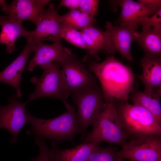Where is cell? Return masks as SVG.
Returning <instances> with one entry per match:
<instances>
[{
	"instance_id": "cell-13",
	"label": "cell",
	"mask_w": 161,
	"mask_h": 161,
	"mask_svg": "<svg viewBox=\"0 0 161 161\" xmlns=\"http://www.w3.org/2000/svg\"><path fill=\"white\" fill-rule=\"evenodd\" d=\"M27 43L18 56L0 72V81L14 88L16 96L20 98L22 95L20 87L21 76L28 58L33 51L35 44L30 36L27 38Z\"/></svg>"
},
{
	"instance_id": "cell-15",
	"label": "cell",
	"mask_w": 161,
	"mask_h": 161,
	"mask_svg": "<svg viewBox=\"0 0 161 161\" xmlns=\"http://www.w3.org/2000/svg\"><path fill=\"white\" fill-rule=\"evenodd\" d=\"M22 21L11 16H0V26L2 30L0 34V43L5 45L7 52L11 53L15 49V42L19 37L27 38L31 31L26 30Z\"/></svg>"
},
{
	"instance_id": "cell-9",
	"label": "cell",
	"mask_w": 161,
	"mask_h": 161,
	"mask_svg": "<svg viewBox=\"0 0 161 161\" xmlns=\"http://www.w3.org/2000/svg\"><path fill=\"white\" fill-rule=\"evenodd\" d=\"M9 104L0 105V129H4L12 135L11 142L15 143L22 128L28 123L25 108L27 101L21 103L13 96L8 100Z\"/></svg>"
},
{
	"instance_id": "cell-7",
	"label": "cell",
	"mask_w": 161,
	"mask_h": 161,
	"mask_svg": "<svg viewBox=\"0 0 161 161\" xmlns=\"http://www.w3.org/2000/svg\"><path fill=\"white\" fill-rule=\"evenodd\" d=\"M72 94L77 107L78 122L85 137L87 129L105 106L102 91L96 85Z\"/></svg>"
},
{
	"instance_id": "cell-16",
	"label": "cell",
	"mask_w": 161,
	"mask_h": 161,
	"mask_svg": "<svg viewBox=\"0 0 161 161\" xmlns=\"http://www.w3.org/2000/svg\"><path fill=\"white\" fill-rule=\"evenodd\" d=\"M119 4L121 10L117 23L120 25L138 27L145 18L157 12L131 0H120Z\"/></svg>"
},
{
	"instance_id": "cell-8",
	"label": "cell",
	"mask_w": 161,
	"mask_h": 161,
	"mask_svg": "<svg viewBox=\"0 0 161 161\" xmlns=\"http://www.w3.org/2000/svg\"><path fill=\"white\" fill-rule=\"evenodd\" d=\"M66 88L73 94L96 85L95 79L72 52L60 62Z\"/></svg>"
},
{
	"instance_id": "cell-29",
	"label": "cell",
	"mask_w": 161,
	"mask_h": 161,
	"mask_svg": "<svg viewBox=\"0 0 161 161\" xmlns=\"http://www.w3.org/2000/svg\"><path fill=\"white\" fill-rule=\"evenodd\" d=\"M81 0H62L59 5V8L61 6L67 7L70 10H76L79 8Z\"/></svg>"
},
{
	"instance_id": "cell-10",
	"label": "cell",
	"mask_w": 161,
	"mask_h": 161,
	"mask_svg": "<svg viewBox=\"0 0 161 161\" xmlns=\"http://www.w3.org/2000/svg\"><path fill=\"white\" fill-rule=\"evenodd\" d=\"M62 21L55 5L52 4L45 10L36 28L30 36L35 44L48 40L53 43L61 42V29Z\"/></svg>"
},
{
	"instance_id": "cell-18",
	"label": "cell",
	"mask_w": 161,
	"mask_h": 161,
	"mask_svg": "<svg viewBox=\"0 0 161 161\" xmlns=\"http://www.w3.org/2000/svg\"><path fill=\"white\" fill-rule=\"evenodd\" d=\"M85 41L88 52L87 58L92 57L97 60L100 58L98 55L103 52L110 54L108 39L106 32L94 27H89L80 31Z\"/></svg>"
},
{
	"instance_id": "cell-2",
	"label": "cell",
	"mask_w": 161,
	"mask_h": 161,
	"mask_svg": "<svg viewBox=\"0 0 161 161\" xmlns=\"http://www.w3.org/2000/svg\"><path fill=\"white\" fill-rule=\"evenodd\" d=\"M68 111L55 118L43 119L35 117L27 110L28 123L31 125L27 134L49 140L53 143L69 141L74 143V138L78 134L84 136L77 120L74 108L69 106Z\"/></svg>"
},
{
	"instance_id": "cell-23",
	"label": "cell",
	"mask_w": 161,
	"mask_h": 161,
	"mask_svg": "<svg viewBox=\"0 0 161 161\" xmlns=\"http://www.w3.org/2000/svg\"><path fill=\"white\" fill-rule=\"evenodd\" d=\"M61 36L69 43L83 49L87 50L86 43L82 32L69 25L62 22Z\"/></svg>"
},
{
	"instance_id": "cell-26",
	"label": "cell",
	"mask_w": 161,
	"mask_h": 161,
	"mask_svg": "<svg viewBox=\"0 0 161 161\" xmlns=\"http://www.w3.org/2000/svg\"><path fill=\"white\" fill-rule=\"evenodd\" d=\"M99 2L97 0H81L79 10L91 18H95Z\"/></svg>"
},
{
	"instance_id": "cell-3",
	"label": "cell",
	"mask_w": 161,
	"mask_h": 161,
	"mask_svg": "<svg viewBox=\"0 0 161 161\" xmlns=\"http://www.w3.org/2000/svg\"><path fill=\"white\" fill-rule=\"evenodd\" d=\"M105 102L103 110L91 125L92 130L85 136L80 144L103 141L122 147L128 140L117 111L115 100Z\"/></svg>"
},
{
	"instance_id": "cell-21",
	"label": "cell",
	"mask_w": 161,
	"mask_h": 161,
	"mask_svg": "<svg viewBox=\"0 0 161 161\" xmlns=\"http://www.w3.org/2000/svg\"><path fill=\"white\" fill-rule=\"evenodd\" d=\"M161 89L144 92L133 91L130 99L133 104L141 106L150 112L161 126Z\"/></svg>"
},
{
	"instance_id": "cell-24",
	"label": "cell",
	"mask_w": 161,
	"mask_h": 161,
	"mask_svg": "<svg viewBox=\"0 0 161 161\" xmlns=\"http://www.w3.org/2000/svg\"><path fill=\"white\" fill-rule=\"evenodd\" d=\"M116 148L109 146L104 148L99 145L92 152L86 161H114Z\"/></svg>"
},
{
	"instance_id": "cell-22",
	"label": "cell",
	"mask_w": 161,
	"mask_h": 161,
	"mask_svg": "<svg viewBox=\"0 0 161 161\" xmlns=\"http://www.w3.org/2000/svg\"><path fill=\"white\" fill-rule=\"evenodd\" d=\"M62 22L65 23L80 31L93 26L96 21L79 10H70L67 13L60 16Z\"/></svg>"
},
{
	"instance_id": "cell-12",
	"label": "cell",
	"mask_w": 161,
	"mask_h": 161,
	"mask_svg": "<svg viewBox=\"0 0 161 161\" xmlns=\"http://www.w3.org/2000/svg\"><path fill=\"white\" fill-rule=\"evenodd\" d=\"M110 54L118 52L128 61L132 62L133 58L130 53L132 41L137 26H114L107 22L105 25Z\"/></svg>"
},
{
	"instance_id": "cell-11",
	"label": "cell",
	"mask_w": 161,
	"mask_h": 161,
	"mask_svg": "<svg viewBox=\"0 0 161 161\" xmlns=\"http://www.w3.org/2000/svg\"><path fill=\"white\" fill-rule=\"evenodd\" d=\"M49 0H15L10 4L0 0L1 10L5 13L21 21H31L36 26L41 18Z\"/></svg>"
},
{
	"instance_id": "cell-4",
	"label": "cell",
	"mask_w": 161,
	"mask_h": 161,
	"mask_svg": "<svg viewBox=\"0 0 161 161\" xmlns=\"http://www.w3.org/2000/svg\"><path fill=\"white\" fill-rule=\"evenodd\" d=\"M115 101L119 117L129 139L134 137L161 135V126L153 115L144 108L127 100Z\"/></svg>"
},
{
	"instance_id": "cell-28",
	"label": "cell",
	"mask_w": 161,
	"mask_h": 161,
	"mask_svg": "<svg viewBox=\"0 0 161 161\" xmlns=\"http://www.w3.org/2000/svg\"><path fill=\"white\" fill-rule=\"evenodd\" d=\"M137 2L156 12L161 8V1L160 0H139Z\"/></svg>"
},
{
	"instance_id": "cell-5",
	"label": "cell",
	"mask_w": 161,
	"mask_h": 161,
	"mask_svg": "<svg viewBox=\"0 0 161 161\" xmlns=\"http://www.w3.org/2000/svg\"><path fill=\"white\" fill-rule=\"evenodd\" d=\"M160 136L150 135L129 138L118 150L114 161L128 159L134 161H161Z\"/></svg>"
},
{
	"instance_id": "cell-14",
	"label": "cell",
	"mask_w": 161,
	"mask_h": 161,
	"mask_svg": "<svg viewBox=\"0 0 161 161\" xmlns=\"http://www.w3.org/2000/svg\"><path fill=\"white\" fill-rule=\"evenodd\" d=\"M33 51L35 54L27 67L30 71H32L36 66L42 68L55 62L60 63L71 52L69 49L64 47L61 42L49 45L43 43L35 44Z\"/></svg>"
},
{
	"instance_id": "cell-19",
	"label": "cell",
	"mask_w": 161,
	"mask_h": 161,
	"mask_svg": "<svg viewBox=\"0 0 161 161\" xmlns=\"http://www.w3.org/2000/svg\"><path fill=\"white\" fill-rule=\"evenodd\" d=\"M140 64L143 69L140 78L145 86L144 91L161 89V57L144 56Z\"/></svg>"
},
{
	"instance_id": "cell-17",
	"label": "cell",
	"mask_w": 161,
	"mask_h": 161,
	"mask_svg": "<svg viewBox=\"0 0 161 161\" xmlns=\"http://www.w3.org/2000/svg\"><path fill=\"white\" fill-rule=\"evenodd\" d=\"M100 143L95 141L80 144L71 149H61L53 142L52 148L49 150V158L51 161H86Z\"/></svg>"
},
{
	"instance_id": "cell-20",
	"label": "cell",
	"mask_w": 161,
	"mask_h": 161,
	"mask_svg": "<svg viewBox=\"0 0 161 161\" xmlns=\"http://www.w3.org/2000/svg\"><path fill=\"white\" fill-rule=\"evenodd\" d=\"M136 41L143 49L145 56L152 58L161 57V31L142 29L134 34L133 41Z\"/></svg>"
},
{
	"instance_id": "cell-1",
	"label": "cell",
	"mask_w": 161,
	"mask_h": 161,
	"mask_svg": "<svg viewBox=\"0 0 161 161\" xmlns=\"http://www.w3.org/2000/svg\"><path fill=\"white\" fill-rule=\"evenodd\" d=\"M101 85L105 102L113 100H127L134 89L135 76L131 69L115 58L109 55L100 63L92 62L88 66Z\"/></svg>"
},
{
	"instance_id": "cell-27",
	"label": "cell",
	"mask_w": 161,
	"mask_h": 161,
	"mask_svg": "<svg viewBox=\"0 0 161 161\" xmlns=\"http://www.w3.org/2000/svg\"><path fill=\"white\" fill-rule=\"evenodd\" d=\"M35 141L39 148V153L36 157L31 161H51L49 157V149L48 146L43 139L34 138Z\"/></svg>"
},
{
	"instance_id": "cell-25",
	"label": "cell",
	"mask_w": 161,
	"mask_h": 161,
	"mask_svg": "<svg viewBox=\"0 0 161 161\" xmlns=\"http://www.w3.org/2000/svg\"><path fill=\"white\" fill-rule=\"evenodd\" d=\"M142 29L161 31V8L150 17H147L140 24Z\"/></svg>"
},
{
	"instance_id": "cell-6",
	"label": "cell",
	"mask_w": 161,
	"mask_h": 161,
	"mask_svg": "<svg viewBox=\"0 0 161 161\" xmlns=\"http://www.w3.org/2000/svg\"><path fill=\"white\" fill-rule=\"evenodd\" d=\"M41 76L37 79L34 92L29 94L28 103L41 97L56 98L63 100L70 94L66 89L63 74L60 63L54 62L42 68Z\"/></svg>"
},
{
	"instance_id": "cell-30",
	"label": "cell",
	"mask_w": 161,
	"mask_h": 161,
	"mask_svg": "<svg viewBox=\"0 0 161 161\" xmlns=\"http://www.w3.org/2000/svg\"><path fill=\"white\" fill-rule=\"evenodd\" d=\"M115 161H125L124 160L122 159H117V160ZM128 161H134L132 160H129Z\"/></svg>"
}]
</instances>
